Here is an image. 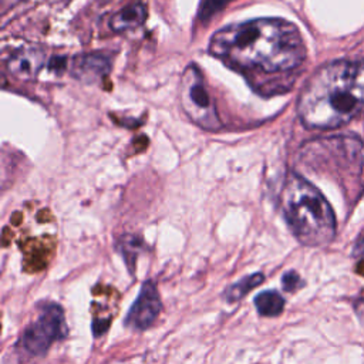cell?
Masks as SVG:
<instances>
[{
	"instance_id": "6da1fadb",
	"label": "cell",
	"mask_w": 364,
	"mask_h": 364,
	"mask_svg": "<svg viewBox=\"0 0 364 364\" xmlns=\"http://www.w3.org/2000/svg\"><path fill=\"white\" fill-rule=\"evenodd\" d=\"M209 53L242 70L284 73L306 58L299 28L282 18H256L218 30L209 41Z\"/></svg>"
},
{
	"instance_id": "e0dca14e",
	"label": "cell",
	"mask_w": 364,
	"mask_h": 364,
	"mask_svg": "<svg viewBox=\"0 0 364 364\" xmlns=\"http://www.w3.org/2000/svg\"><path fill=\"white\" fill-rule=\"evenodd\" d=\"M20 1H23V0H0V4H1L3 11H6L7 9L14 7V6H16L17 3H20Z\"/></svg>"
},
{
	"instance_id": "9c48e42d",
	"label": "cell",
	"mask_w": 364,
	"mask_h": 364,
	"mask_svg": "<svg viewBox=\"0 0 364 364\" xmlns=\"http://www.w3.org/2000/svg\"><path fill=\"white\" fill-rule=\"evenodd\" d=\"M145 18H146L145 6L142 3H134L124 7L118 13H115L109 20V27L117 33H122V31H128L139 27L141 24H144Z\"/></svg>"
},
{
	"instance_id": "4fadbf2b",
	"label": "cell",
	"mask_w": 364,
	"mask_h": 364,
	"mask_svg": "<svg viewBox=\"0 0 364 364\" xmlns=\"http://www.w3.org/2000/svg\"><path fill=\"white\" fill-rule=\"evenodd\" d=\"M303 280L294 270H289L282 276V286L286 291H294L303 286Z\"/></svg>"
},
{
	"instance_id": "8992f818",
	"label": "cell",
	"mask_w": 364,
	"mask_h": 364,
	"mask_svg": "<svg viewBox=\"0 0 364 364\" xmlns=\"http://www.w3.org/2000/svg\"><path fill=\"white\" fill-rule=\"evenodd\" d=\"M161 299L154 282L146 280L141 286L136 300L132 303L124 324L132 330H146L161 313Z\"/></svg>"
},
{
	"instance_id": "8fae6325",
	"label": "cell",
	"mask_w": 364,
	"mask_h": 364,
	"mask_svg": "<svg viewBox=\"0 0 364 364\" xmlns=\"http://www.w3.org/2000/svg\"><path fill=\"white\" fill-rule=\"evenodd\" d=\"M264 280V274L262 272H256L253 274H249V276H245L242 277L240 280H237L236 283H233L225 293L226 296V300L229 303H233V301H237L240 299H243L252 289L257 287L259 284H262Z\"/></svg>"
},
{
	"instance_id": "5bb4252c",
	"label": "cell",
	"mask_w": 364,
	"mask_h": 364,
	"mask_svg": "<svg viewBox=\"0 0 364 364\" xmlns=\"http://www.w3.org/2000/svg\"><path fill=\"white\" fill-rule=\"evenodd\" d=\"M108 326H109V318L105 320V321L95 318V320L92 321V333H94V336L98 337V336H101L102 333H105V330L108 328Z\"/></svg>"
},
{
	"instance_id": "5b68a950",
	"label": "cell",
	"mask_w": 364,
	"mask_h": 364,
	"mask_svg": "<svg viewBox=\"0 0 364 364\" xmlns=\"http://www.w3.org/2000/svg\"><path fill=\"white\" fill-rule=\"evenodd\" d=\"M67 334L63 309L55 303H47L41 307L38 318L23 331L18 344L33 355H44L53 341L63 340Z\"/></svg>"
},
{
	"instance_id": "30bf717a",
	"label": "cell",
	"mask_w": 364,
	"mask_h": 364,
	"mask_svg": "<svg viewBox=\"0 0 364 364\" xmlns=\"http://www.w3.org/2000/svg\"><path fill=\"white\" fill-rule=\"evenodd\" d=\"M255 306L260 316L276 317L284 309V299L276 290H264L255 297Z\"/></svg>"
},
{
	"instance_id": "ba28073f",
	"label": "cell",
	"mask_w": 364,
	"mask_h": 364,
	"mask_svg": "<svg viewBox=\"0 0 364 364\" xmlns=\"http://www.w3.org/2000/svg\"><path fill=\"white\" fill-rule=\"evenodd\" d=\"M111 70L109 58L100 53L80 54L71 63V74L82 82H95L104 78Z\"/></svg>"
},
{
	"instance_id": "9a60e30c",
	"label": "cell",
	"mask_w": 364,
	"mask_h": 364,
	"mask_svg": "<svg viewBox=\"0 0 364 364\" xmlns=\"http://www.w3.org/2000/svg\"><path fill=\"white\" fill-rule=\"evenodd\" d=\"M353 255H354V256H364V237H361V239L355 243Z\"/></svg>"
},
{
	"instance_id": "3957f363",
	"label": "cell",
	"mask_w": 364,
	"mask_h": 364,
	"mask_svg": "<svg viewBox=\"0 0 364 364\" xmlns=\"http://www.w3.org/2000/svg\"><path fill=\"white\" fill-rule=\"evenodd\" d=\"M283 216L296 236L306 246H321L336 235V216L321 192L303 176L290 172L280 192Z\"/></svg>"
},
{
	"instance_id": "2e32d148",
	"label": "cell",
	"mask_w": 364,
	"mask_h": 364,
	"mask_svg": "<svg viewBox=\"0 0 364 364\" xmlns=\"http://www.w3.org/2000/svg\"><path fill=\"white\" fill-rule=\"evenodd\" d=\"M355 311L361 317V320H364V296L358 297V300L355 303Z\"/></svg>"
},
{
	"instance_id": "7c38bea8",
	"label": "cell",
	"mask_w": 364,
	"mask_h": 364,
	"mask_svg": "<svg viewBox=\"0 0 364 364\" xmlns=\"http://www.w3.org/2000/svg\"><path fill=\"white\" fill-rule=\"evenodd\" d=\"M141 246H142V242L139 237L136 236H122L119 243H118V249L119 252L122 253L124 256V260L128 266V270L129 273L132 274L134 273V269H135V260H136V256H138V252L141 250Z\"/></svg>"
},
{
	"instance_id": "7a4b0ae2",
	"label": "cell",
	"mask_w": 364,
	"mask_h": 364,
	"mask_svg": "<svg viewBox=\"0 0 364 364\" xmlns=\"http://www.w3.org/2000/svg\"><path fill=\"white\" fill-rule=\"evenodd\" d=\"M364 109V60L331 61L304 84L297 112L309 128L330 129L350 122Z\"/></svg>"
},
{
	"instance_id": "52a82bcc",
	"label": "cell",
	"mask_w": 364,
	"mask_h": 364,
	"mask_svg": "<svg viewBox=\"0 0 364 364\" xmlns=\"http://www.w3.org/2000/svg\"><path fill=\"white\" fill-rule=\"evenodd\" d=\"M46 63L44 51L40 48H23L16 51L7 63L9 73L23 81L34 80Z\"/></svg>"
},
{
	"instance_id": "277c9868",
	"label": "cell",
	"mask_w": 364,
	"mask_h": 364,
	"mask_svg": "<svg viewBox=\"0 0 364 364\" xmlns=\"http://www.w3.org/2000/svg\"><path fill=\"white\" fill-rule=\"evenodd\" d=\"M181 105L185 114L200 128L216 131L222 127L216 105L208 92L202 73L195 64L185 68L179 85Z\"/></svg>"
}]
</instances>
